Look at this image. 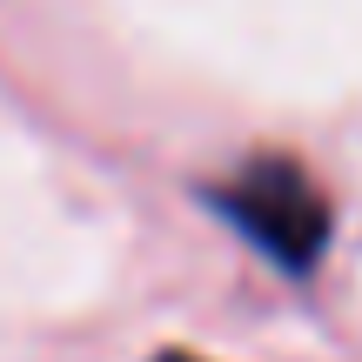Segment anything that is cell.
<instances>
[{"label": "cell", "mask_w": 362, "mask_h": 362, "mask_svg": "<svg viewBox=\"0 0 362 362\" xmlns=\"http://www.w3.org/2000/svg\"><path fill=\"white\" fill-rule=\"evenodd\" d=\"M155 362H194V356H155Z\"/></svg>", "instance_id": "2"}, {"label": "cell", "mask_w": 362, "mask_h": 362, "mask_svg": "<svg viewBox=\"0 0 362 362\" xmlns=\"http://www.w3.org/2000/svg\"><path fill=\"white\" fill-rule=\"evenodd\" d=\"M208 208L288 275H309L329 248V202L296 161H248L228 188H208Z\"/></svg>", "instance_id": "1"}]
</instances>
